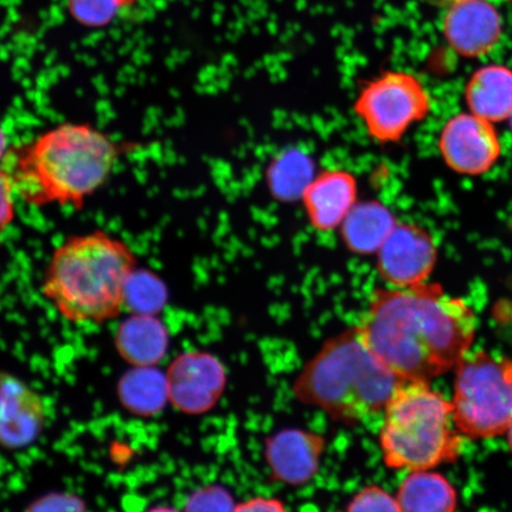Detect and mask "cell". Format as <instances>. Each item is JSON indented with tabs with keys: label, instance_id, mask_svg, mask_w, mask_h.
<instances>
[{
	"label": "cell",
	"instance_id": "6da1fadb",
	"mask_svg": "<svg viewBox=\"0 0 512 512\" xmlns=\"http://www.w3.org/2000/svg\"><path fill=\"white\" fill-rule=\"evenodd\" d=\"M373 354L405 381H428L457 368L476 335L475 312L438 284L383 286L357 325Z\"/></svg>",
	"mask_w": 512,
	"mask_h": 512
},
{
	"label": "cell",
	"instance_id": "7a4b0ae2",
	"mask_svg": "<svg viewBox=\"0 0 512 512\" xmlns=\"http://www.w3.org/2000/svg\"><path fill=\"white\" fill-rule=\"evenodd\" d=\"M123 151L91 124L64 123L10 146L0 166L24 203L81 208L104 187Z\"/></svg>",
	"mask_w": 512,
	"mask_h": 512
},
{
	"label": "cell",
	"instance_id": "3957f363",
	"mask_svg": "<svg viewBox=\"0 0 512 512\" xmlns=\"http://www.w3.org/2000/svg\"><path fill=\"white\" fill-rule=\"evenodd\" d=\"M137 268L131 246L104 230L69 236L50 256L42 292L68 322L104 323L123 311Z\"/></svg>",
	"mask_w": 512,
	"mask_h": 512
},
{
	"label": "cell",
	"instance_id": "277c9868",
	"mask_svg": "<svg viewBox=\"0 0 512 512\" xmlns=\"http://www.w3.org/2000/svg\"><path fill=\"white\" fill-rule=\"evenodd\" d=\"M403 382L370 351L355 325L323 345L297 377L293 392L335 420L360 424L383 414Z\"/></svg>",
	"mask_w": 512,
	"mask_h": 512
},
{
	"label": "cell",
	"instance_id": "5b68a950",
	"mask_svg": "<svg viewBox=\"0 0 512 512\" xmlns=\"http://www.w3.org/2000/svg\"><path fill=\"white\" fill-rule=\"evenodd\" d=\"M452 402L427 381H406L383 413L380 445L390 469L431 470L456 459L462 438Z\"/></svg>",
	"mask_w": 512,
	"mask_h": 512
},
{
	"label": "cell",
	"instance_id": "8992f818",
	"mask_svg": "<svg viewBox=\"0 0 512 512\" xmlns=\"http://www.w3.org/2000/svg\"><path fill=\"white\" fill-rule=\"evenodd\" d=\"M460 433L492 438L512 424V361L480 351L457 366L452 401Z\"/></svg>",
	"mask_w": 512,
	"mask_h": 512
},
{
	"label": "cell",
	"instance_id": "52a82bcc",
	"mask_svg": "<svg viewBox=\"0 0 512 512\" xmlns=\"http://www.w3.org/2000/svg\"><path fill=\"white\" fill-rule=\"evenodd\" d=\"M431 96L415 75L389 70L367 83L354 111L368 136L377 144L401 142L411 128L430 114Z\"/></svg>",
	"mask_w": 512,
	"mask_h": 512
},
{
	"label": "cell",
	"instance_id": "ba28073f",
	"mask_svg": "<svg viewBox=\"0 0 512 512\" xmlns=\"http://www.w3.org/2000/svg\"><path fill=\"white\" fill-rule=\"evenodd\" d=\"M376 268L384 284L407 288L426 283L438 260L437 243L418 224L398 222L376 253Z\"/></svg>",
	"mask_w": 512,
	"mask_h": 512
},
{
	"label": "cell",
	"instance_id": "9c48e42d",
	"mask_svg": "<svg viewBox=\"0 0 512 512\" xmlns=\"http://www.w3.org/2000/svg\"><path fill=\"white\" fill-rule=\"evenodd\" d=\"M438 145L445 164L459 175H484L502 155L494 125L473 113H460L448 120Z\"/></svg>",
	"mask_w": 512,
	"mask_h": 512
},
{
	"label": "cell",
	"instance_id": "30bf717a",
	"mask_svg": "<svg viewBox=\"0 0 512 512\" xmlns=\"http://www.w3.org/2000/svg\"><path fill=\"white\" fill-rule=\"evenodd\" d=\"M47 420L43 396L15 375L0 370V446L21 450L34 444Z\"/></svg>",
	"mask_w": 512,
	"mask_h": 512
},
{
	"label": "cell",
	"instance_id": "8fae6325",
	"mask_svg": "<svg viewBox=\"0 0 512 512\" xmlns=\"http://www.w3.org/2000/svg\"><path fill=\"white\" fill-rule=\"evenodd\" d=\"M169 396L185 413L209 411L226 388V371L216 357L206 352H189L175 361L168 376Z\"/></svg>",
	"mask_w": 512,
	"mask_h": 512
},
{
	"label": "cell",
	"instance_id": "7c38bea8",
	"mask_svg": "<svg viewBox=\"0 0 512 512\" xmlns=\"http://www.w3.org/2000/svg\"><path fill=\"white\" fill-rule=\"evenodd\" d=\"M443 22L446 41L465 59H478L497 46L502 17L486 0H464L447 9Z\"/></svg>",
	"mask_w": 512,
	"mask_h": 512
},
{
	"label": "cell",
	"instance_id": "4fadbf2b",
	"mask_svg": "<svg viewBox=\"0 0 512 512\" xmlns=\"http://www.w3.org/2000/svg\"><path fill=\"white\" fill-rule=\"evenodd\" d=\"M302 201L307 220L316 232H335L358 203L357 178L345 169L320 171L306 185Z\"/></svg>",
	"mask_w": 512,
	"mask_h": 512
},
{
	"label": "cell",
	"instance_id": "5bb4252c",
	"mask_svg": "<svg viewBox=\"0 0 512 512\" xmlns=\"http://www.w3.org/2000/svg\"><path fill=\"white\" fill-rule=\"evenodd\" d=\"M325 440L320 434L288 428L266 441V460L279 482L299 486L315 477Z\"/></svg>",
	"mask_w": 512,
	"mask_h": 512
},
{
	"label": "cell",
	"instance_id": "9a60e30c",
	"mask_svg": "<svg viewBox=\"0 0 512 512\" xmlns=\"http://www.w3.org/2000/svg\"><path fill=\"white\" fill-rule=\"evenodd\" d=\"M465 100L471 113L492 124L509 120L512 115V70L499 64L478 69L467 82Z\"/></svg>",
	"mask_w": 512,
	"mask_h": 512
},
{
	"label": "cell",
	"instance_id": "2e32d148",
	"mask_svg": "<svg viewBox=\"0 0 512 512\" xmlns=\"http://www.w3.org/2000/svg\"><path fill=\"white\" fill-rule=\"evenodd\" d=\"M396 224L392 210L383 203L364 201L350 211L339 232L351 253L367 256L380 251Z\"/></svg>",
	"mask_w": 512,
	"mask_h": 512
},
{
	"label": "cell",
	"instance_id": "e0dca14e",
	"mask_svg": "<svg viewBox=\"0 0 512 512\" xmlns=\"http://www.w3.org/2000/svg\"><path fill=\"white\" fill-rule=\"evenodd\" d=\"M396 501L401 512H456L457 492L440 473L419 470L403 480Z\"/></svg>",
	"mask_w": 512,
	"mask_h": 512
},
{
	"label": "cell",
	"instance_id": "ac0fdd59",
	"mask_svg": "<svg viewBox=\"0 0 512 512\" xmlns=\"http://www.w3.org/2000/svg\"><path fill=\"white\" fill-rule=\"evenodd\" d=\"M117 344L126 360L151 366L164 356L168 335L155 315H134L121 324Z\"/></svg>",
	"mask_w": 512,
	"mask_h": 512
},
{
	"label": "cell",
	"instance_id": "d6986e66",
	"mask_svg": "<svg viewBox=\"0 0 512 512\" xmlns=\"http://www.w3.org/2000/svg\"><path fill=\"white\" fill-rule=\"evenodd\" d=\"M166 290L162 281L150 272H133L126 287L125 307L134 315H155L162 309Z\"/></svg>",
	"mask_w": 512,
	"mask_h": 512
},
{
	"label": "cell",
	"instance_id": "ffe728a7",
	"mask_svg": "<svg viewBox=\"0 0 512 512\" xmlns=\"http://www.w3.org/2000/svg\"><path fill=\"white\" fill-rule=\"evenodd\" d=\"M137 3V0H66L74 21L87 29H102Z\"/></svg>",
	"mask_w": 512,
	"mask_h": 512
},
{
	"label": "cell",
	"instance_id": "44dd1931",
	"mask_svg": "<svg viewBox=\"0 0 512 512\" xmlns=\"http://www.w3.org/2000/svg\"><path fill=\"white\" fill-rule=\"evenodd\" d=\"M145 370V369H144ZM140 371L127 377L124 384V399L134 409H139L143 400V411H155L162 406L169 395L168 380H164L153 371Z\"/></svg>",
	"mask_w": 512,
	"mask_h": 512
},
{
	"label": "cell",
	"instance_id": "7402d4cb",
	"mask_svg": "<svg viewBox=\"0 0 512 512\" xmlns=\"http://www.w3.org/2000/svg\"><path fill=\"white\" fill-rule=\"evenodd\" d=\"M347 512H401L396 497L377 485L364 488L352 498Z\"/></svg>",
	"mask_w": 512,
	"mask_h": 512
},
{
	"label": "cell",
	"instance_id": "603a6c76",
	"mask_svg": "<svg viewBox=\"0 0 512 512\" xmlns=\"http://www.w3.org/2000/svg\"><path fill=\"white\" fill-rule=\"evenodd\" d=\"M232 495L221 486H208L189 498L185 512H235Z\"/></svg>",
	"mask_w": 512,
	"mask_h": 512
},
{
	"label": "cell",
	"instance_id": "cb8c5ba5",
	"mask_svg": "<svg viewBox=\"0 0 512 512\" xmlns=\"http://www.w3.org/2000/svg\"><path fill=\"white\" fill-rule=\"evenodd\" d=\"M15 196L14 184L0 166V238L16 219Z\"/></svg>",
	"mask_w": 512,
	"mask_h": 512
},
{
	"label": "cell",
	"instance_id": "d4e9b609",
	"mask_svg": "<svg viewBox=\"0 0 512 512\" xmlns=\"http://www.w3.org/2000/svg\"><path fill=\"white\" fill-rule=\"evenodd\" d=\"M235 512H290L275 498L256 497L236 505Z\"/></svg>",
	"mask_w": 512,
	"mask_h": 512
},
{
	"label": "cell",
	"instance_id": "484cf974",
	"mask_svg": "<svg viewBox=\"0 0 512 512\" xmlns=\"http://www.w3.org/2000/svg\"><path fill=\"white\" fill-rule=\"evenodd\" d=\"M10 149L9 139L6 136L4 128L0 125V165H2L3 160Z\"/></svg>",
	"mask_w": 512,
	"mask_h": 512
},
{
	"label": "cell",
	"instance_id": "4316f807",
	"mask_svg": "<svg viewBox=\"0 0 512 512\" xmlns=\"http://www.w3.org/2000/svg\"><path fill=\"white\" fill-rule=\"evenodd\" d=\"M428 4L438 8H451V6L464 2V0H426Z\"/></svg>",
	"mask_w": 512,
	"mask_h": 512
},
{
	"label": "cell",
	"instance_id": "83f0119b",
	"mask_svg": "<svg viewBox=\"0 0 512 512\" xmlns=\"http://www.w3.org/2000/svg\"><path fill=\"white\" fill-rule=\"evenodd\" d=\"M149 512H179V511L176 509H172V508L160 507V508H155Z\"/></svg>",
	"mask_w": 512,
	"mask_h": 512
},
{
	"label": "cell",
	"instance_id": "f1b7e54d",
	"mask_svg": "<svg viewBox=\"0 0 512 512\" xmlns=\"http://www.w3.org/2000/svg\"><path fill=\"white\" fill-rule=\"evenodd\" d=\"M508 441H509V445H510V448H511V451H512V424L510 425V427L508 428Z\"/></svg>",
	"mask_w": 512,
	"mask_h": 512
},
{
	"label": "cell",
	"instance_id": "f546056e",
	"mask_svg": "<svg viewBox=\"0 0 512 512\" xmlns=\"http://www.w3.org/2000/svg\"><path fill=\"white\" fill-rule=\"evenodd\" d=\"M509 123H510L511 131H512V115H511V118L509 119Z\"/></svg>",
	"mask_w": 512,
	"mask_h": 512
},
{
	"label": "cell",
	"instance_id": "4dcf8cb0",
	"mask_svg": "<svg viewBox=\"0 0 512 512\" xmlns=\"http://www.w3.org/2000/svg\"><path fill=\"white\" fill-rule=\"evenodd\" d=\"M511 2H512V0H511Z\"/></svg>",
	"mask_w": 512,
	"mask_h": 512
}]
</instances>
